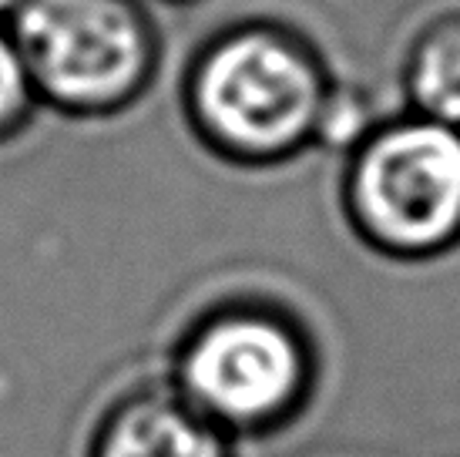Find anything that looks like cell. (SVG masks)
Here are the masks:
<instances>
[{"mask_svg":"<svg viewBox=\"0 0 460 457\" xmlns=\"http://www.w3.org/2000/svg\"><path fill=\"white\" fill-rule=\"evenodd\" d=\"M340 88L313 40L279 21L222 27L185 71L195 135L229 162L272 166L320 141Z\"/></svg>","mask_w":460,"mask_h":457,"instance_id":"cell-1","label":"cell"},{"mask_svg":"<svg viewBox=\"0 0 460 457\" xmlns=\"http://www.w3.org/2000/svg\"><path fill=\"white\" fill-rule=\"evenodd\" d=\"M343 209L376 253L427 263L460 246V128L403 112L349 148Z\"/></svg>","mask_w":460,"mask_h":457,"instance_id":"cell-2","label":"cell"},{"mask_svg":"<svg viewBox=\"0 0 460 457\" xmlns=\"http://www.w3.org/2000/svg\"><path fill=\"white\" fill-rule=\"evenodd\" d=\"M313 370V346L289 313L232 300L185 333L172 387L222 434H262L299 414Z\"/></svg>","mask_w":460,"mask_h":457,"instance_id":"cell-3","label":"cell"},{"mask_svg":"<svg viewBox=\"0 0 460 457\" xmlns=\"http://www.w3.org/2000/svg\"><path fill=\"white\" fill-rule=\"evenodd\" d=\"M7 31L38 102L75 118H104L135 104L162 54L141 0H24Z\"/></svg>","mask_w":460,"mask_h":457,"instance_id":"cell-4","label":"cell"},{"mask_svg":"<svg viewBox=\"0 0 460 457\" xmlns=\"http://www.w3.org/2000/svg\"><path fill=\"white\" fill-rule=\"evenodd\" d=\"M91 457H232L229 434L192 410L179 390L138 387L108 407Z\"/></svg>","mask_w":460,"mask_h":457,"instance_id":"cell-5","label":"cell"},{"mask_svg":"<svg viewBox=\"0 0 460 457\" xmlns=\"http://www.w3.org/2000/svg\"><path fill=\"white\" fill-rule=\"evenodd\" d=\"M400 85L407 112L460 128V4L440 7L410 34Z\"/></svg>","mask_w":460,"mask_h":457,"instance_id":"cell-6","label":"cell"},{"mask_svg":"<svg viewBox=\"0 0 460 457\" xmlns=\"http://www.w3.org/2000/svg\"><path fill=\"white\" fill-rule=\"evenodd\" d=\"M38 104L40 102L27 77L24 58L17 51L7 24H0V141L17 135Z\"/></svg>","mask_w":460,"mask_h":457,"instance_id":"cell-7","label":"cell"},{"mask_svg":"<svg viewBox=\"0 0 460 457\" xmlns=\"http://www.w3.org/2000/svg\"><path fill=\"white\" fill-rule=\"evenodd\" d=\"M21 4H24V0H0V24H7V21H11V13L17 11Z\"/></svg>","mask_w":460,"mask_h":457,"instance_id":"cell-8","label":"cell"},{"mask_svg":"<svg viewBox=\"0 0 460 457\" xmlns=\"http://www.w3.org/2000/svg\"><path fill=\"white\" fill-rule=\"evenodd\" d=\"M162 4H195V0H162Z\"/></svg>","mask_w":460,"mask_h":457,"instance_id":"cell-9","label":"cell"}]
</instances>
